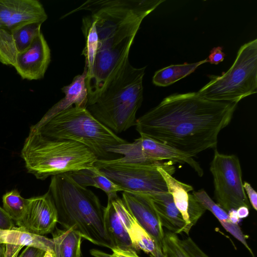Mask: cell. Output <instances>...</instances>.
<instances>
[{"instance_id": "1", "label": "cell", "mask_w": 257, "mask_h": 257, "mask_svg": "<svg viewBox=\"0 0 257 257\" xmlns=\"http://www.w3.org/2000/svg\"><path fill=\"white\" fill-rule=\"evenodd\" d=\"M237 104L208 100L197 92L176 93L137 118L136 129L140 136L193 157L216 147Z\"/></svg>"}, {"instance_id": "2", "label": "cell", "mask_w": 257, "mask_h": 257, "mask_svg": "<svg viewBox=\"0 0 257 257\" xmlns=\"http://www.w3.org/2000/svg\"><path fill=\"white\" fill-rule=\"evenodd\" d=\"M146 67L137 68L126 55L113 69L93 101L86 106L99 122L115 134L136 124L143 100V79Z\"/></svg>"}, {"instance_id": "3", "label": "cell", "mask_w": 257, "mask_h": 257, "mask_svg": "<svg viewBox=\"0 0 257 257\" xmlns=\"http://www.w3.org/2000/svg\"><path fill=\"white\" fill-rule=\"evenodd\" d=\"M48 191L57 209L58 223L64 229L73 228L90 242L112 249L104 225V207L91 190L65 173L51 177Z\"/></svg>"}, {"instance_id": "4", "label": "cell", "mask_w": 257, "mask_h": 257, "mask_svg": "<svg viewBox=\"0 0 257 257\" xmlns=\"http://www.w3.org/2000/svg\"><path fill=\"white\" fill-rule=\"evenodd\" d=\"M26 168L37 179L92 168L98 158L87 147L76 142L47 138L30 132L21 152Z\"/></svg>"}, {"instance_id": "5", "label": "cell", "mask_w": 257, "mask_h": 257, "mask_svg": "<svg viewBox=\"0 0 257 257\" xmlns=\"http://www.w3.org/2000/svg\"><path fill=\"white\" fill-rule=\"evenodd\" d=\"M35 132L50 139L81 144L100 159H110L108 148L127 142L99 122L86 108L74 106L31 132Z\"/></svg>"}, {"instance_id": "6", "label": "cell", "mask_w": 257, "mask_h": 257, "mask_svg": "<svg viewBox=\"0 0 257 257\" xmlns=\"http://www.w3.org/2000/svg\"><path fill=\"white\" fill-rule=\"evenodd\" d=\"M210 81L197 93L211 100L237 102L256 93L257 40L239 49L234 62L221 75H209Z\"/></svg>"}, {"instance_id": "7", "label": "cell", "mask_w": 257, "mask_h": 257, "mask_svg": "<svg viewBox=\"0 0 257 257\" xmlns=\"http://www.w3.org/2000/svg\"><path fill=\"white\" fill-rule=\"evenodd\" d=\"M173 164L171 161L135 163L118 159H98L94 166L123 192L151 196L168 192L158 168L163 167L172 175L175 171Z\"/></svg>"}, {"instance_id": "8", "label": "cell", "mask_w": 257, "mask_h": 257, "mask_svg": "<svg viewBox=\"0 0 257 257\" xmlns=\"http://www.w3.org/2000/svg\"><path fill=\"white\" fill-rule=\"evenodd\" d=\"M217 204L226 212L250 205L243 187L240 162L234 155L220 154L216 149L210 164Z\"/></svg>"}, {"instance_id": "9", "label": "cell", "mask_w": 257, "mask_h": 257, "mask_svg": "<svg viewBox=\"0 0 257 257\" xmlns=\"http://www.w3.org/2000/svg\"><path fill=\"white\" fill-rule=\"evenodd\" d=\"M109 153L118 154L121 162L148 163L169 161L181 164H187L201 177L203 171L193 157L187 156L166 145L147 137L141 136L132 143H125L107 149Z\"/></svg>"}, {"instance_id": "10", "label": "cell", "mask_w": 257, "mask_h": 257, "mask_svg": "<svg viewBox=\"0 0 257 257\" xmlns=\"http://www.w3.org/2000/svg\"><path fill=\"white\" fill-rule=\"evenodd\" d=\"M58 221L57 209L47 191L42 195L29 198L23 217L16 224L30 233L44 236L54 231Z\"/></svg>"}, {"instance_id": "11", "label": "cell", "mask_w": 257, "mask_h": 257, "mask_svg": "<svg viewBox=\"0 0 257 257\" xmlns=\"http://www.w3.org/2000/svg\"><path fill=\"white\" fill-rule=\"evenodd\" d=\"M48 16L37 0H0V30H15L32 23L43 24Z\"/></svg>"}, {"instance_id": "12", "label": "cell", "mask_w": 257, "mask_h": 257, "mask_svg": "<svg viewBox=\"0 0 257 257\" xmlns=\"http://www.w3.org/2000/svg\"><path fill=\"white\" fill-rule=\"evenodd\" d=\"M50 61V49L40 32L31 45L17 55L13 66L23 79L39 80L44 77Z\"/></svg>"}, {"instance_id": "13", "label": "cell", "mask_w": 257, "mask_h": 257, "mask_svg": "<svg viewBox=\"0 0 257 257\" xmlns=\"http://www.w3.org/2000/svg\"><path fill=\"white\" fill-rule=\"evenodd\" d=\"M121 199L138 222L162 249L165 233L149 196L143 194L122 192Z\"/></svg>"}, {"instance_id": "14", "label": "cell", "mask_w": 257, "mask_h": 257, "mask_svg": "<svg viewBox=\"0 0 257 257\" xmlns=\"http://www.w3.org/2000/svg\"><path fill=\"white\" fill-rule=\"evenodd\" d=\"M42 24L30 23L12 31L0 30V62L13 66L17 55L26 50L41 32Z\"/></svg>"}, {"instance_id": "15", "label": "cell", "mask_w": 257, "mask_h": 257, "mask_svg": "<svg viewBox=\"0 0 257 257\" xmlns=\"http://www.w3.org/2000/svg\"><path fill=\"white\" fill-rule=\"evenodd\" d=\"M113 200L136 251L143 250L150 257H163L162 249L138 222L122 199L116 195Z\"/></svg>"}, {"instance_id": "16", "label": "cell", "mask_w": 257, "mask_h": 257, "mask_svg": "<svg viewBox=\"0 0 257 257\" xmlns=\"http://www.w3.org/2000/svg\"><path fill=\"white\" fill-rule=\"evenodd\" d=\"M86 70L82 74L74 77L72 82L62 88L65 96L53 105L36 124L32 126L30 132H34L54 116L72 107L86 108L88 101V91L86 85Z\"/></svg>"}, {"instance_id": "17", "label": "cell", "mask_w": 257, "mask_h": 257, "mask_svg": "<svg viewBox=\"0 0 257 257\" xmlns=\"http://www.w3.org/2000/svg\"><path fill=\"white\" fill-rule=\"evenodd\" d=\"M113 196L107 197V205L103 208L104 228L112 249L136 251L114 203Z\"/></svg>"}, {"instance_id": "18", "label": "cell", "mask_w": 257, "mask_h": 257, "mask_svg": "<svg viewBox=\"0 0 257 257\" xmlns=\"http://www.w3.org/2000/svg\"><path fill=\"white\" fill-rule=\"evenodd\" d=\"M149 196L162 226L175 234L184 232L185 222L175 206L172 195L167 192Z\"/></svg>"}, {"instance_id": "19", "label": "cell", "mask_w": 257, "mask_h": 257, "mask_svg": "<svg viewBox=\"0 0 257 257\" xmlns=\"http://www.w3.org/2000/svg\"><path fill=\"white\" fill-rule=\"evenodd\" d=\"M0 244L32 246L52 253L53 245L52 238L30 233L19 226L0 230Z\"/></svg>"}, {"instance_id": "20", "label": "cell", "mask_w": 257, "mask_h": 257, "mask_svg": "<svg viewBox=\"0 0 257 257\" xmlns=\"http://www.w3.org/2000/svg\"><path fill=\"white\" fill-rule=\"evenodd\" d=\"M158 170L166 182L168 191L172 195L175 206L180 212L185 222L186 227L184 232L188 234L192 228L188 215L190 195L189 192L193 190V188L191 185L180 182L175 179L163 167H159Z\"/></svg>"}, {"instance_id": "21", "label": "cell", "mask_w": 257, "mask_h": 257, "mask_svg": "<svg viewBox=\"0 0 257 257\" xmlns=\"http://www.w3.org/2000/svg\"><path fill=\"white\" fill-rule=\"evenodd\" d=\"M52 234L54 257H81L82 237L78 231L56 227Z\"/></svg>"}, {"instance_id": "22", "label": "cell", "mask_w": 257, "mask_h": 257, "mask_svg": "<svg viewBox=\"0 0 257 257\" xmlns=\"http://www.w3.org/2000/svg\"><path fill=\"white\" fill-rule=\"evenodd\" d=\"M193 195L206 210H209L213 213L224 228L240 241L254 256L251 249L246 242L245 236L238 224L230 221L227 212L214 202L204 190L193 191Z\"/></svg>"}, {"instance_id": "23", "label": "cell", "mask_w": 257, "mask_h": 257, "mask_svg": "<svg viewBox=\"0 0 257 257\" xmlns=\"http://www.w3.org/2000/svg\"><path fill=\"white\" fill-rule=\"evenodd\" d=\"M68 173L78 184L83 187L92 186L103 191L107 197L117 195L123 190L102 174L95 166Z\"/></svg>"}, {"instance_id": "24", "label": "cell", "mask_w": 257, "mask_h": 257, "mask_svg": "<svg viewBox=\"0 0 257 257\" xmlns=\"http://www.w3.org/2000/svg\"><path fill=\"white\" fill-rule=\"evenodd\" d=\"M82 31L85 39V46L82 52L85 57L84 69L87 71L86 83L91 78L98 47V37L94 22L91 16L82 19Z\"/></svg>"}, {"instance_id": "25", "label": "cell", "mask_w": 257, "mask_h": 257, "mask_svg": "<svg viewBox=\"0 0 257 257\" xmlns=\"http://www.w3.org/2000/svg\"><path fill=\"white\" fill-rule=\"evenodd\" d=\"M205 59L193 63L171 65L156 71L153 82L159 86H167L193 72L201 64L207 63Z\"/></svg>"}, {"instance_id": "26", "label": "cell", "mask_w": 257, "mask_h": 257, "mask_svg": "<svg viewBox=\"0 0 257 257\" xmlns=\"http://www.w3.org/2000/svg\"><path fill=\"white\" fill-rule=\"evenodd\" d=\"M3 209L16 223L23 217L29 199L23 198L17 189L6 192L2 198Z\"/></svg>"}, {"instance_id": "27", "label": "cell", "mask_w": 257, "mask_h": 257, "mask_svg": "<svg viewBox=\"0 0 257 257\" xmlns=\"http://www.w3.org/2000/svg\"><path fill=\"white\" fill-rule=\"evenodd\" d=\"M162 249L163 257H189L177 234L165 233Z\"/></svg>"}, {"instance_id": "28", "label": "cell", "mask_w": 257, "mask_h": 257, "mask_svg": "<svg viewBox=\"0 0 257 257\" xmlns=\"http://www.w3.org/2000/svg\"><path fill=\"white\" fill-rule=\"evenodd\" d=\"M206 209L193 195H190L188 215L191 227L194 226Z\"/></svg>"}, {"instance_id": "29", "label": "cell", "mask_w": 257, "mask_h": 257, "mask_svg": "<svg viewBox=\"0 0 257 257\" xmlns=\"http://www.w3.org/2000/svg\"><path fill=\"white\" fill-rule=\"evenodd\" d=\"M111 250L112 252L111 254L97 249H91L89 252L93 257H140L135 251L124 250L115 248Z\"/></svg>"}, {"instance_id": "30", "label": "cell", "mask_w": 257, "mask_h": 257, "mask_svg": "<svg viewBox=\"0 0 257 257\" xmlns=\"http://www.w3.org/2000/svg\"><path fill=\"white\" fill-rule=\"evenodd\" d=\"M181 242L189 257H209L191 237L181 240Z\"/></svg>"}, {"instance_id": "31", "label": "cell", "mask_w": 257, "mask_h": 257, "mask_svg": "<svg viewBox=\"0 0 257 257\" xmlns=\"http://www.w3.org/2000/svg\"><path fill=\"white\" fill-rule=\"evenodd\" d=\"M222 47H217L213 48L210 51V54L206 58L207 62L210 64L217 65L223 61L225 57V54L222 52Z\"/></svg>"}, {"instance_id": "32", "label": "cell", "mask_w": 257, "mask_h": 257, "mask_svg": "<svg viewBox=\"0 0 257 257\" xmlns=\"http://www.w3.org/2000/svg\"><path fill=\"white\" fill-rule=\"evenodd\" d=\"M14 221L5 210L0 207V230H8L14 227Z\"/></svg>"}, {"instance_id": "33", "label": "cell", "mask_w": 257, "mask_h": 257, "mask_svg": "<svg viewBox=\"0 0 257 257\" xmlns=\"http://www.w3.org/2000/svg\"><path fill=\"white\" fill-rule=\"evenodd\" d=\"M243 187L249 199V202L255 210H257V193L251 186L250 184L245 181L243 183Z\"/></svg>"}, {"instance_id": "34", "label": "cell", "mask_w": 257, "mask_h": 257, "mask_svg": "<svg viewBox=\"0 0 257 257\" xmlns=\"http://www.w3.org/2000/svg\"><path fill=\"white\" fill-rule=\"evenodd\" d=\"M45 251L32 246H26L19 257H43Z\"/></svg>"}, {"instance_id": "35", "label": "cell", "mask_w": 257, "mask_h": 257, "mask_svg": "<svg viewBox=\"0 0 257 257\" xmlns=\"http://www.w3.org/2000/svg\"><path fill=\"white\" fill-rule=\"evenodd\" d=\"M5 247V257H18L22 246L12 244H4Z\"/></svg>"}, {"instance_id": "36", "label": "cell", "mask_w": 257, "mask_h": 257, "mask_svg": "<svg viewBox=\"0 0 257 257\" xmlns=\"http://www.w3.org/2000/svg\"><path fill=\"white\" fill-rule=\"evenodd\" d=\"M237 216L240 219L247 217L249 215V208L245 206H242L236 209Z\"/></svg>"}, {"instance_id": "37", "label": "cell", "mask_w": 257, "mask_h": 257, "mask_svg": "<svg viewBox=\"0 0 257 257\" xmlns=\"http://www.w3.org/2000/svg\"><path fill=\"white\" fill-rule=\"evenodd\" d=\"M228 217L230 221L234 223L237 224L240 222V218L237 216L236 210L232 209L230 210L228 213Z\"/></svg>"}, {"instance_id": "38", "label": "cell", "mask_w": 257, "mask_h": 257, "mask_svg": "<svg viewBox=\"0 0 257 257\" xmlns=\"http://www.w3.org/2000/svg\"><path fill=\"white\" fill-rule=\"evenodd\" d=\"M0 257H5V247L3 244H0Z\"/></svg>"}, {"instance_id": "39", "label": "cell", "mask_w": 257, "mask_h": 257, "mask_svg": "<svg viewBox=\"0 0 257 257\" xmlns=\"http://www.w3.org/2000/svg\"><path fill=\"white\" fill-rule=\"evenodd\" d=\"M43 257H54L53 253L50 251H45Z\"/></svg>"}]
</instances>
